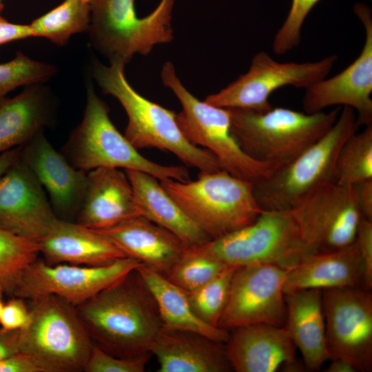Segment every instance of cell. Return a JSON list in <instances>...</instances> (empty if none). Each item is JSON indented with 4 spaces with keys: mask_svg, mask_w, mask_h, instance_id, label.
I'll list each match as a JSON object with an SVG mask.
<instances>
[{
    "mask_svg": "<svg viewBox=\"0 0 372 372\" xmlns=\"http://www.w3.org/2000/svg\"><path fill=\"white\" fill-rule=\"evenodd\" d=\"M75 309L92 342L120 358L151 353L163 327L156 303L136 269Z\"/></svg>",
    "mask_w": 372,
    "mask_h": 372,
    "instance_id": "obj_1",
    "label": "cell"
},
{
    "mask_svg": "<svg viewBox=\"0 0 372 372\" xmlns=\"http://www.w3.org/2000/svg\"><path fill=\"white\" fill-rule=\"evenodd\" d=\"M121 62L105 65L94 59L92 74L104 94L116 98L127 116L124 136L137 149L157 148L175 155L185 165L207 173L222 169L209 151L192 143L181 132L176 113L139 93L128 83Z\"/></svg>",
    "mask_w": 372,
    "mask_h": 372,
    "instance_id": "obj_2",
    "label": "cell"
},
{
    "mask_svg": "<svg viewBox=\"0 0 372 372\" xmlns=\"http://www.w3.org/2000/svg\"><path fill=\"white\" fill-rule=\"evenodd\" d=\"M340 110L309 114L282 107L264 112L229 109L231 132L241 149L257 161L278 166L327 133Z\"/></svg>",
    "mask_w": 372,
    "mask_h": 372,
    "instance_id": "obj_3",
    "label": "cell"
},
{
    "mask_svg": "<svg viewBox=\"0 0 372 372\" xmlns=\"http://www.w3.org/2000/svg\"><path fill=\"white\" fill-rule=\"evenodd\" d=\"M75 168L85 172L101 167L138 170L159 180H189L184 166L163 165L142 156L110 120L109 107L87 84L86 104L81 123L70 133L61 152Z\"/></svg>",
    "mask_w": 372,
    "mask_h": 372,
    "instance_id": "obj_4",
    "label": "cell"
},
{
    "mask_svg": "<svg viewBox=\"0 0 372 372\" xmlns=\"http://www.w3.org/2000/svg\"><path fill=\"white\" fill-rule=\"evenodd\" d=\"M160 183L211 240L251 224L263 211L256 198L254 184L223 169L200 172L195 180Z\"/></svg>",
    "mask_w": 372,
    "mask_h": 372,
    "instance_id": "obj_5",
    "label": "cell"
},
{
    "mask_svg": "<svg viewBox=\"0 0 372 372\" xmlns=\"http://www.w3.org/2000/svg\"><path fill=\"white\" fill-rule=\"evenodd\" d=\"M28 301L30 319L20 329V351L41 372L83 371L94 342L75 307L55 295Z\"/></svg>",
    "mask_w": 372,
    "mask_h": 372,
    "instance_id": "obj_6",
    "label": "cell"
},
{
    "mask_svg": "<svg viewBox=\"0 0 372 372\" xmlns=\"http://www.w3.org/2000/svg\"><path fill=\"white\" fill-rule=\"evenodd\" d=\"M359 127L355 111L344 106L335 123L321 138L254 184V194L262 209L290 210L316 189L334 182L340 150Z\"/></svg>",
    "mask_w": 372,
    "mask_h": 372,
    "instance_id": "obj_7",
    "label": "cell"
},
{
    "mask_svg": "<svg viewBox=\"0 0 372 372\" xmlns=\"http://www.w3.org/2000/svg\"><path fill=\"white\" fill-rule=\"evenodd\" d=\"M161 76L164 86L173 92L181 104L182 110L176 114L181 132L192 143L213 154L223 170L255 184L279 167L248 156L232 134L229 109L195 97L182 83L171 61L163 64Z\"/></svg>",
    "mask_w": 372,
    "mask_h": 372,
    "instance_id": "obj_8",
    "label": "cell"
},
{
    "mask_svg": "<svg viewBox=\"0 0 372 372\" xmlns=\"http://www.w3.org/2000/svg\"><path fill=\"white\" fill-rule=\"evenodd\" d=\"M87 30L92 48L110 63H128L135 54L147 55L159 44L174 39L172 27L175 0H161L148 15L140 18L134 0H89Z\"/></svg>",
    "mask_w": 372,
    "mask_h": 372,
    "instance_id": "obj_9",
    "label": "cell"
},
{
    "mask_svg": "<svg viewBox=\"0 0 372 372\" xmlns=\"http://www.w3.org/2000/svg\"><path fill=\"white\" fill-rule=\"evenodd\" d=\"M193 247L226 265H270L287 270L313 253L289 210H263L251 224Z\"/></svg>",
    "mask_w": 372,
    "mask_h": 372,
    "instance_id": "obj_10",
    "label": "cell"
},
{
    "mask_svg": "<svg viewBox=\"0 0 372 372\" xmlns=\"http://www.w3.org/2000/svg\"><path fill=\"white\" fill-rule=\"evenodd\" d=\"M338 59L330 55L313 62H286L274 60L266 52L253 57L248 71L205 101L223 108H238L257 112L272 107L271 94L285 86L307 89L324 79Z\"/></svg>",
    "mask_w": 372,
    "mask_h": 372,
    "instance_id": "obj_11",
    "label": "cell"
},
{
    "mask_svg": "<svg viewBox=\"0 0 372 372\" xmlns=\"http://www.w3.org/2000/svg\"><path fill=\"white\" fill-rule=\"evenodd\" d=\"M289 211L312 252L335 251L353 244L362 217L353 186L335 182L316 189Z\"/></svg>",
    "mask_w": 372,
    "mask_h": 372,
    "instance_id": "obj_12",
    "label": "cell"
},
{
    "mask_svg": "<svg viewBox=\"0 0 372 372\" xmlns=\"http://www.w3.org/2000/svg\"><path fill=\"white\" fill-rule=\"evenodd\" d=\"M329 360L349 362L357 372L372 369V293L362 287L322 290Z\"/></svg>",
    "mask_w": 372,
    "mask_h": 372,
    "instance_id": "obj_13",
    "label": "cell"
},
{
    "mask_svg": "<svg viewBox=\"0 0 372 372\" xmlns=\"http://www.w3.org/2000/svg\"><path fill=\"white\" fill-rule=\"evenodd\" d=\"M287 270L270 265L238 267L218 327L230 331L254 324L283 327L287 316L283 285Z\"/></svg>",
    "mask_w": 372,
    "mask_h": 372,
    "instance_id": "obj_14",
    "label": "cell"
},
{
    "mask_svg": "<svg viewBox=\"0 0 372 372\" xmlns=\"http://www.w3.org/2000/svg\"><path fill=\"white\" fill-rule=\"evenodd\" d=\"M140 264L131 257L101 266L50 265L38 258L24 272L12 297L30 300L55 295L76 307L120 280Z\"/></svg>",
    "mask_w": 372,
    "mask_h": 372,
    "instance_id": "obj_15",
    "label": "cell"
},
{
    "mask_svg": "<svg viewBox=\"0 0 372 372\" xmlns=\"http://www.w3.org/2000/svg\"><path fill=\"white\" fill-rule=\"evenodd\" d=\"M353 10L365 30L360 55L340 73L305 89L302 107L309 114L333 105L349 107L356 112L359 125L366 126L372 123V19L366 5L357 3Z\"/></svg>",
    "mask_w": 372,
    "mask_h": 372,
    "instance_id": "obj_16",
    "label": "cell"
},
{
    "mask_svg": "<svg viewBox=\"0 0 372 372\" xmlns=\"http://www.w3.org/2000/svg\"><path fill=\"white\" fill-rule=\"evenodd\" d=\"M20 159L48 194L55 215L73 221L81 208L87 186V172L75 168L61 152L38 132L20 147Z\"/></svg>",
    "mask_w": 372,
    "mask_h": 372,
    "instance_id": "obj_17",
    "label": "cell"
},
{
    "mask_svg": "<svg viewBox=\"0 0 372 372\" xmlns=\"http://www.w3.org/2000/svg\"><path fill=\"white\" fill-rule=\"evenodd\" d=\"M58 218L44 189L19 158L0 177V227L37 241Z\"/></svg>",
    "mask_w": 372,
    "mask_h": 372,
    "instance_id": "obj_18",
    "label": "cell"
},
{
    "mask_svg": "<svg viewBox=\"0 0 372 372\" xmlns=\"http://www.w3.org/2000/svg\"><path fill=\"white\" fill-rule=\"evenodd\" d=\"M225 343L232 370L236 372H299L304 366L284 327L254 324L231 330Z\"/></svg>",
    "mask_w": 372,
    "mask_h": 372,
    "instance_id": "obj_19",
    "label": "cell"
},
{
    "mask_svg": "<svg viewBox=\"0 0 372 372\" xmlns=\"http://www.w3.org/2000/svg\"><path fill=\"white\" fill-rule=\"evenodd\" d=\"M139 216L141 212L124 170L101 167L87 173V186L76 223L101 230Z\"/></svg>",
    "mask_w": 372,
    "mask_h": 372,
    "instance_id": "obj_20",
    "label": "cell"
},
{
    "mask_svg": "<svg viewBox=\"0 0 372 372\" xmlns=\"http://www.w3.org/2000/svg\"><path fill=\"white\" fill-rule=\"evenodd\" d=\"M37 242L40 254L50 265L101 266L127 257L99 231L60 218Z\"/></svg>",
    "mask_w": 372,
    "mask_h": 372,
    "instance_id": "obj_21",
    "label": "cell"
},
{
    "mask_svg": "<svg viewBox=\"0 0 372 372\" xmlns=\"http://www.w3.org/2000/svg\"><path fill=\"white\" fill-rule=\"evenodd\" d=\"M57 102L44 83L30 84L0 103V154L21 147L55 121Z\"/></svg>",
    "mask_w": 372,
    "mask_h": 372,
    "instance_id": "obj_22",
    "label": "cell"
},
{
    "mask_svg": "<svg viewBox=\"0 0 372 372\" xmlns=\"http://www.w3.org/2000/svg\"><path fill=\"white\" fill-rule=\"evenodd\" d=\"M159 372H229L225 344L201 334L163 327L151 348Z\"/></svg>",
    "mask_w": 372,
    "mask_h": 372,
    "instance_id": "obj_23",
    "label": "cell"
},
{
    "mask_svg": "<svg viewBox=\"0 0 372 372\" xmlns=\"http://www.w3.org/2000/svg\"><path fill=\"white\" fill-rule=\"evenodd\" d=\"M97 231L112 240L127 257L163 275L188 247L176 235L142 216Z\"/></svg>",
    "mask_w": 372,
    "mask_h": 372,
    "instance_id": "obj_24",
    "label": "cell"
},
{
    "mask_svg": "<svg viewBox=\"0 0 372 372\" xmlns=\"http://www.w3.org/2000/svg\"><path fill=\"white\" fill-rule=\"evenodd\" d=\"M362 261L355 240L338 250L308 254L287 270L283 291L362 287Z\"/></svg>",
    "mask_w": 372,
    "mask_h": 372,
    "instance_id": "obj_25",
    "label": "cell"
},
{
    "mask_svg": "<svg viewBox=\"0 0 372 372\" xmlns=\"http://www.w3.org/2000/svg\"><path fill=\"white\" fill-rule=\"evenodd\" d=\"M284 327L301 353L305 369L320 371L329 360L325 336L322 290L304 289L285 294Z\"/></svg>",
    "mask_w": 372,
    "mask_h": 372,
    "instance_id": "obj_26",
    "label": "cell"
},
{
    "mask_svg": "<svg viewBox=\"0 0 372 372\" xmlns=\"http://www.w3.org/2000/svg\"><path fill=\"white\" fill-rule=\"evenodd\" d=\"M134 190L141 216L169 231L187 246L211 239L179 207L154 176L138 170H124Z\"/></svg>",
    "mask_w": 372,
    "mask_h": 372,
    "instance_id": "obj_27",
    "label": "cell"
},
{
    "mask_svg": "<svg viewBox=\"0 0 372 372\" xmlns=\"http://www.w3.org/2000/svg\"><path fill=\"white\" fill-rule=\"evenodd\" d=\"M136 270L156 303L164 328L197 333L219 342L227 341L229 331L201 320L193 311L185 290L142 264Z\"/></svg>",
    "mask_w": 372,
    "mask_h": 372,
    "instance_id": "obj_28",
    "label": "cell"
},
{
    "mask_svg": "<svg viewBox=\"0 0 372 372\" xmlns=\"http://www.w3.org/2000/svg\"><path fill=\"white\" fill-rule=\"evenodd\" d=\"M90 22L89 0H64L29 25L33 37H44L63 46L72 34L87 32Z\"/></svg>",
    "mask_w": 372,
    "mask_h": 372,
    "instance_id": "obj_29",
    "label": "cell"
},
{
    "mask_svg": "<svg viewBox=\"0 0 372 372\" xmlns=\"http://www.w3.org/2000/svg\"><path fill=\"white\" fill-rule=\"evenodd\" d=\"M40 254L37 240L0 227V288L13 296L26 269Z\"/></svg>",
    "mask_w": 372,
    "mask_h": 372,
    "instance_id": "obj_30",
    "label": "cell"
},
{
    "mask_svg": "<svg viewBox=\"0 0 372 372\" xmlns=\"http://www.w3.org/2000/svg\"><path fill=\"white\" fill-rule=\"evenodd\" d=\"M372 179V125L354 132L338 156L334 182L346 185Z\"/></svg>",
    "mask_w": 372,
    "mask_h": 372,
    "instance_id": "obj_31",
    "label": "cell"
},
{
    "mask_svg": "<svg viewBox=\"0 0 372 372\" xmlns=\"http://www.w3.org/2000/svg\"><path fill=\"white\" fill-rule=\"evenodd\" d=\"M227 266L193 246H188L163 276L185 291H192L209 282Z\"/></svg>",
    "mask_w": 372,
    "mask_h": 372,
    "instance_id": "obj_32",
    "label": "cell"
},
{
    "mask_svg": "<svg viewBox=\"0 0 372 372\" xmlns=\"http://www.w3.org/2000/svg\"><path fill=\"white\" fill-rule=\"evenodd\" d=\"M238 267L229 265L203 287L186 291L193 311L205 323L218 327L227 300L232 278Z\"/></svg>",
    "mask_w": 372,
    "mask_h": 372,
    "instance_id": "obj_33",
    "label": "cell"
},
{
    "mask_svg": "<svg viewBox=\"0 0 372 372\" xmlns=\"http://www.w3.org/2000/svg\"><path fill=\"white\" fill-rule=\"evenodd\" d=\"M56 72L54 65L33 60L17 52L11 61L0 64V99L18 87L45 83Z\"/></svg>",
    "mask_w": 372,
    "mask_h": 372,
    "instance_id": "obj_34",
    "label": "cell"
},
{
    "mask_svg": "<svg viewBox=\"0 0 372 372\" xmlns=\"http://www.w3.org/2000/svg\"><path fill=\"white\" fill-rule=\"evenodd\" d=\"M320 0H292L288 15L277 31L272 48L275 54H285L296 48L300 40L303 23L312 8Z\"/></svg>",
    "mask_w": 372,
    "mask_h": 372,
    "instance_id": "obj_35",
    "label": "cell"
},
{
    "mask_svg": "<svg viewBox=\"0 0 372 372\" xmlns=\"http://www.w3.org/2000/svg\"><path fill=\"white\" fill-rule=\"evenodd\" d=\"M151 355L147 353L134 358H120L94 343L83 371L143 372Z\"/></svg>",
    "mask_w": 372,
    "mask_h": 372,
    "instance_id": "obj_36",
    "label": "cell"
},
{
    "mask_svg": "<svg viewBox=\"0 0 372 372\" xmlns=\"http://www.w3.org/2000/svg\"><path fill=\"white\" fill-rule=\"evenodd\" d=\"M363 265L362 288H372V220L361 217L355 237Z\"/></svg>",
    "mask_w": 372,
    "mask_h": 372,
    "instance_id": "obj_37",
    "label": "cell"
},
{
    "mask_svg": "<svg viewBox=\"0 0 372 372\" xmlns=\"http://www.w3.org/2000/svg\"><path fill=\"white\" fill-rule=\"evenodd\" d=\"M29 319V308L24 299L12 297L3 305L0 324L8 330L22 329L27 325Z\"/></svg>",
    "mask_w": 372,
    "mask_h": 372,
    "instance_id": "obj_38",
    "label": "cell"
},
{
    "mask_svg": "<svg viewBox=\"0 0 372 372\" xmlns=\"http://www.w3.org/2000/svg\"><path fill=\"white\" fill-rule=\"evenodd\" d=\"M0 372H41L27 354L19 352L0 361Z\"/></svg>",
    "mask_w": 372,
    "mask_h": 372,
    "instance_id": "obj_39",
    "label": "cell"
},
{
    "mask_svg": "<svg viewBox=\"0 0 372 372\" xmlns=\"http://www.w3.org/2000/svg\"><path fill=\"white\" fill-rule=\"evenodd\" d=\"M31 37L33 34L30 25L10 23L0 13V45Z\"/></svg>",
    "mask_w": 372,
    "mask_h": 372,
    "instance_id": "obj_40",
    "label": "cell"
},
{
    "mask_svg": "<svg viewBox=\"0 0 372 372\" xmlns=\"http://www.w3.org/2000/svg\"><path fill=\"white\" fill-rule=\"evenodd\" d=\"M362 216L372 220V179L352 185Z\"/></svg>",
    "mask_w": 372,
    "mask_h": 372,
    "instance_id": "obj_41",
    "label": "cell"
},
{
    "mask_svg": "<svg viewBox=\"0 0 372 372\" xmlns=\"http://www.w3.org/2000/svg\"><path fill=\"white\" fill-rule=\"evenodd\" d=\"M20 329L0 328V361L20 352Z\"/></svg>",
    "mask_w": 372,
    "mask_h": 372,
    "instance_id": "obj_42",
    "label": "cell"
},
{
    "mask_svg": "<svg viewBox=\"0 0 372 372\" xmlns=\"http://www.w3.org/2000/svg\"><path fill=\"white\" fill-rule=\"evenodd\" d=\"M20 147L0 154V177L20 158Z\"/></svg>",
    "mask_w": 372,
    "mask_h": 372,
    "instance_id": "obj_43",
    "label": "cell"
},
{
    "mask_svg": "<svg viewBox=\"0 0 372 372\" xmlns=\"http://www.w3.org/2000/svg\"><path fill=\"white\" fill-rule=\"evenodd\" d=\"M331 362L326 369V372H357L355 368L348 361L335 358L331 359Z\"/></svg>",
    "mask_w": 372,
    "mask_h": 372,
    "instance_id": "obj_44",
    "label": "cell"
},
{
    "mask_svg": "<svg viewBox=\"0 0 372 372\" xmlns=\"http://www.w3.org/2000/svg\"><path fill=\"white\" fill-rule=\"evenodd\" d=\"M2 293H3V291L0 288V318H1V312H2V309H3V305H4V304L3 303L2 300H1V294H2Z\"/></svg>",
    "mask_w": 372,
    "mask_h": 372,
    "instance_id": "obj_45",
    "label": "cell"
},
{
    "mask_svg": "<svg viewBox=\"0 0 372 372\" xmlns=\"http://www.w3.org/2000/svg\"><path fill=\"white\" fill-rule=\"evenodd\" d=\"M2 0H0V13L1 12V11L3 10L4 8V5L3 3H2L1 1Z\"/></svg>",
    "mask_w": 372,
    "mask_h": 372,
    "instance_id": "obj_46",
    "label": "cell"
},
{
    "mask_svg": "<svg viewBox=\"0 0 372 372\" xmlns=\"http://www.w3.org/2000/svg\"><path fill=\"white\" fill-rule=\"evenodd\" d=\"M2 99H3V98L0 99V103H1V100H2Z\"/></svg>",
    "mask_w": 372,
    "mask_h": 372,
    "instance_id": "obj_47",
    "label": "cell"
}]
</instances>
